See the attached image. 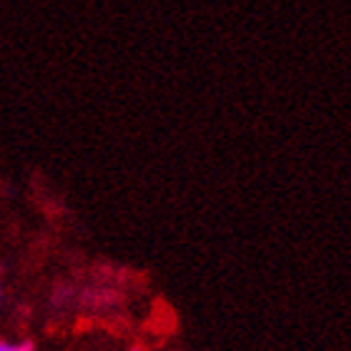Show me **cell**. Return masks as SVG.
I'll list each match as a JSON object with an SVG mask.
<instances>
[{
    "instance_id": "7a4b0ae2",
    "label": "cell",
    "mask_w": 351,
    "mask_h": 351,
    "mask_svg": "<svg viewBox=\"0 0 351 351\" xmlns=\"http://www.w3.org/2000/svg\"><path fill=\"white\" fill-rule=\"evenodd\" d=\"M131 351H143V349H138V346H133V349Z\"/></svg>"
},
{
    "instance_id": "6da1fadb",
    "label": "cell",
    "mask_w": 351,
    "mask_h": 351,
    "mask_svg": "<svg viewBox=\"0 0 351 351\" xmlns=\"http://www.w3.org/2000/svg\"><path fill=\"white\" fill-rule=\"evenodd\" d=\"M0 351H36L33 341H8L0 339Z\"/></svg>"
}]
</instances>
